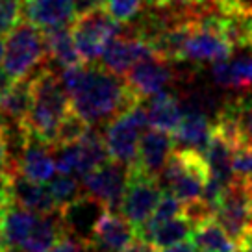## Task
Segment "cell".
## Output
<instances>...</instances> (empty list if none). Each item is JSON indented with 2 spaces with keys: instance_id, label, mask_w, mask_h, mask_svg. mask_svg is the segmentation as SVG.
<instances>
[{
  "instance_id": "ba28073f",
  "label": "cell",
  "mask_w": 252,
  "mask_h": 252,
  "mask_svg": "<svg viewBox=\"0 0 252 252\" xmlns=\"http://www.w3.org/2000/svg\"><path fill=\"white\" fill-rule=\"evenodd\" d=\"M161 193L163 189L159 186L158 176H152L135 165H130L125 197L119 212L125 215L135 230H139L152 217Z\"/></svg>"
},
{
  "instance_id": "30bf717a",
  "label": "cell",
  "mask_w": 252,
  "mask_h": 252,
  "mask_svg": "<svg viewBox=\"0 0 252 252\" xmlns=\"http://www.w3.org/2000/svg\"><path fill=\"white\" fill-rule=\"evenodd\" d=\"M135 239V228L125 215L106 208L87 243L91 252H125Z\"/></svg>"
},
{
  "instance_id": "9a60e30c",
  "label": "cell",
  "mask_w": 252,
  "mask_h": 252,
  "mask_svg": "<svg viewBox=\"0 0 252 252\" xmlns=\"http://www.w3.org/2000/svg\"><path fill=\"white\" fill-rule=\"evenodd\" d=\"M173 76L174 74L169 69L167 62L159 58H147L137 62L126 72V82L145 100L152 94L163 91L173 82Z\"/></svg>"
},
{
  "instance_id": "44dd1931",
  "label": "cell",
  "mask_w": 252,
  "mask_h": 252,
  "mask_svg": "<svg viewBox=\"0 0 252 252\" xmlns=\"http://www.w3.org/2000/svg\"><path fill=\"white\" fill-rule=\"evenodd\" d=\"M13 204L23 206L35 213L60 212L45 184L30 180L21 173L13 174Z\"/></svg>"
},
{
  "instance_id": "8fae6325",
  "label": "cell",
  "mask_w": 252,
  "mask_h": 252,
  "mask_svg": "<svg viewBox=\"0 0 252 252\" xmlns=\"http://www.w3.org/2000/svg\"><path fill=\"white\" fill-rule=\"evenodd\" d=\"M147 58H156L150 45L145 39L132 35L128 32L113 37L104 47L102 54H100L104 67H108L111 72H115L119 76H125L135 63L147 60Z\"/></svg>"
},
{
  "instance_id": "603a6c76",
  "label": "cell",
  "mask_w": 252,
  "mask_h": 252,
  "mask_svg": "<svg viewBox=\"0 0 252 252\" xmlns=\"http://www.w3.org/2000/svg\"><path fill=\"white\" fill-rule=\"evenodd\" d=\"M37 217H39V213L30 212V210H26L19 204H11L0 213L2 228H4L9 249H21L23 247L26 237L30 236L33 226H35Z\"/></svg>"
},
{
  "instance_id": "277c9868",
  "label": "cell",
  "mask_w": 252,
  "mask_h": 252,
  "mask_svg": "<svg viewBox=\"0 0 252 252\" xmlns=\"http://www.w3.org/2000/svg\"><path fill=\"white\" fill-rule=\"evenodd\" d=\"M213 219L224 228L230 239L241 249L252 237V180L234 176L224 188L213 210Z\"/></svg>"
},
{
  "instance_id": "52a82bcc",
  "label": "cell",
  "mask_w": 252,
  "mask_h": 252,
  "mask_svg": "<svg viewBox=\"0 0 252 252\" xmlns=\"http://www.w3.org/2000/svg\"><path fill=\"white\" fill-rule=\"evenodd\" d=\"M123 32V23L115 21L104 6L76 15L71 23V33L84 62H96L104 47Z\"/></svg>"
},
{
  "instance_id": "7c38bea8",
  "label": "cell",
  "mask_w": 252,
  "mask_h": 252,
  "mask_svg": "<svg viewBox=\"0 0 252 252\" xmlns=\"http://www.w3.org/2000/svg\"><path fill=\"white\" fill-rule=\"evenodd\" d=\"M215 125L228 135L236 149L252 147V93L224 104L215 119Z\"/></svg>"
},
{
  "instance_id": "e0dca14e",
  "label": "cell",
  "mask_w": 252,
  "mask_h": 252,
  "mask_svg": "<svg viewBox=\"0 0 252 252\" xmlns=\"http://www.w3.org/2000/svg\"><path fill=\"white\" fill-rule=\"evenodd\" d=\"M234 150H236V145L230 141L228 135L213 123L212 135L206 143V147L202 149V156H204L208 169H210V178L222 184L224 188L234 180V165H232Z\"/></svg>"
},
{
  "instance_id": "b9f144b4",
  "label": "cell",
  "mask_w": 252,
  "mask_h": 252,
  "mask_svg": "<svg viewBox=\"0 0 252 252\" xmlns=\"http://www.w3.org/2000/svg\"><path fill=\"white\" fill-rule=\"evenodd\" d=\"M13 82H15V80L11 78L8 72L4 71V69H0V94L6 93L9 87L13 86Z\"/></svg>"
},
{
  "instance_id": "4fadbf2b",
  "label": "cell",
  "mask_w": 252,
  "mask_h": 252,
  "mask_svg": "<svg viewBox=\"0 0 252 252\" xmlns=\"http://www.w3.org/2000/svg\"><path fill=\"white\" fill-rule=\"evenodd\" d=\"M104 210H106V206L100 200H96L84 191L78 198H74L72 202L65 204L60 210L63 230L84 239V241H89V237L94 230V224L100 219Z\"/></svg>"
},
{
  "instance_id": "d4e9b609",
  "label": "cell",
  "mask_w": 252,
  "mask_h": 252,
  "mask_svg": "<svg viewBox=\"0 0 252 252\" xmlns=\"http://www.w3.org/2000/svg\"><path fill=\"white\" fill-rule=\"evenodd\" d=\"M45 37H47L48 62L58 65L60 69H67V67L84 62L71 33V26L45 32Z\"/></svg>"
},
{
  "instance_id": "f1b7e54d",
  "label": "cell",
  "mask_w": 252,
  "mask_h": 252,
  "mask_svg": "<svg viewBox=\"0 0 252 252\" xmlns=\"http://www.w3.org/2000/svg\"><path fill=\"white\" fill-rule=\"evenodd\" d=\"M48 191L54 198L58 210H62L65 204L72 202L74 198H78L82 193H84V186H82V180H78V176L74 174H65L60 173L58 176H52L48 180Z\"/></svg>"
},
{
  "instance_id": "f6af8a7d",
  "label": "cell",
  "mask_w": 252,
  "mask_h": 252,
  "mask_svg": "<svg viewBox=\"0 0 252 252\" xmlns=\"http://www.w3.org/2000/svg\"><path fill=\"white\" fill-rule=\"evenodd\" d=\"M2 58H4V41L0 39V63H2Z\"/></svg>"
},
{
  "instance_id": "ab89813d",
  "label": "cell",
  "mask_w": 252,
  "mask_h": 252,
  "mask_svg": "<svg viewBox=\"0 0 252 252\" xmlns=\"http://www.w3.org/2000/svg\"><path fill=\"white\" fill-rule=\"evenodd\" d=\"M8 167V152H6V141H4V132H2V123H0V169Z\"/></svg>"
},
{
  "instance_id": "7a4b0ae2",
  "label": "cell",
  "mask_w": 252,
  "mask_h": 252,
  "mask_svg": "<svg viewBox=\"0 0 252 252\" xmlns=\"http://www.w3.org/2000/svg\"><path fill=\"white\" fill-rule=\"evenodd\" d=\"M32 80V108L24 125L28 132L41 141L52 145L58 126L71 111V98L63 86L60 74L45 63L30 74Z\"/></svg>"
},
{
  "instance_id": "ac0fdd59",
  "label": "cell",
  "mask_w": 252,
  "mask_h": 252,
  "mask_svg": "<svg viewBox=\"0 0 252 252\" xmlns=\"http://www.w3.org/2000/svg\"><path fill=\"white\" fill-rule=\"evenodd\" d=\"M193 230H195V224L184 213H180L173 219L158 222V224H143L139 230H135V236L137 239L149 243L156 252H159L171 245L189 239Z\"/></svg>"
},
{
  "instance_id": "c3c4849f",
  "label": "cell",
  "mask_w": 252,
  "mask_h": 252,
  "mask_svg": "<svg viewBox=\"0 0 252 252\" xmlns=\"http://www.w3.org/2000/svg\"><path fill=\"white\" fill-rule=\"evenodd\" d=\"M102 2H104V0H102Z\"/></svg>"
},
{
  "instance_id": "7bdbcfd3",
  "label": "cell",
  "mask_w": 252,
  "mask_h": 252,
  "mask_svg": "<svg viewBox=\"0 0 252 252\" xmlns=\"http://www.w3.org/2000/svg\"><path fill=\"white\" fill-rule=\"evenodd\" d=\"M9 245L8 239H6V234H4V228H2V219H0V252H8Z\"/></svg>"
},
{
  "instance_id": "60d3db41",
  "label": "cell",
  "mask_w": 252,
  "mask_h": 252,
  "mask_svg": "<svg viewBox=\"0 0 252 252\" xmlns=\"http://www.w3.org/2000/svg\"><path fill=\"white\" fill-rule=\"evenodd\" d=\"M125 252H156V251H154L149 243H145V241H141V239H135L134 243L130 245Z\"/></svg>"
},
{
  "instance_id": "1f68e13d",
  "label": "cell",
  "mask_w": 252,
  "mask_h": 252,
  "mask_svg": "<svg viewBox=\"0 0 252 252\" xmlns=\"http://www.w3.org/2000/svg\"><path fill=\"white\" fill-rule=\"evenodd\" d=\"M145 0H104V8L108 9L115 21L123 24L132 23L143 9Z\"/></svg>"
},
{
  "instance_id": "cb8c5ba5",
  "label": "cell",
  "mask_w": 252,
  "mask_h": 252,
  "mask_svg": "<svg viewBox=\"0 0 252 252\" xmlns=\"http://www.w3.org/2000/svg\"><path fill=\"white\" fill-rule=\"evenodd\" d=\"M63 224L60 219V212L54 213H39L37 222L32 230V234L26 237V241L19 251L23 252H48L62 237Z\"/></svg>"
},
{
  "instance_id": "7dc6e473",
  "label": "cell",
  "mask_w": 252,
  "mask_h": 252,
  "mask_svg": "<svg viewBox=\"0 0 252 252\" xmlns=\"http://www.w3.org/2000/svg\"><path fill=\"white\" fill-rule=\"evenodd\" d=\"M234 252H245L243 249H239V251H234Z\"/></svg>"
},
{
  "instance_id": "74e56055",
  "label": "cell",
  "mask_w": 252,
  "mask_h": 252,
  "mask_svg": "<svg viewBox=\"0 0 252 252\" xmlns=\"http://www.w3.org/2000/svg\"><path fill=\"white\" fill-rule=\"evenodd\" d=\"M159 252H198L197 247H195V243L191 241V237H189V241L186 239V241H180V243L176 245H171V247H167V249H163V251Z\"/></svg>"
},
{
  "instance_id": "5b68a950",
  "label": "cell",
  "mask_w": 252,
  "mask_h": 252,
  "mask_svg": "<svg viewBox=\"0 0 252 252\" xmlns=\"http://www.w3.org/2000/svg\"><path fill=\"white\" fill-rule=\"evenodd\" d=\"M161 176L167 189L186 204L202 198L204 186L210 178V169L200 150L180 147L171 152Z\"/></svg>"
},
{
  "instance_id": "9c48e42d",
  "label": "cell",
  "mask_w": 252,
  "mask_h": 252,
  "mask_svg": "<svg viewBox=\"0 0 252 252\" xmlns=\"http://www.w3.org/2000/svg\"><path fill=\"white\" fill-rule=\"evenodd\" d=\"M80 180L86 193L100 200L108 210L119 212L125 197L126 180H128V165L110 158L84 174Z\"/></svg>"
},
{
  "instance_id": "d6a6232c",
  "label": "cell",
  "mask_w": 252,
  "mask_h": 252,
  "mask_svg": "<svg viewBox=\"0 0 252 252\" xmlns=\"http://www.w3.org/2000/svg\"><path fill=\"white\" fill-rule=\"evenodd\" d=\"M23 0H0V35H8L21 21Z\"/></svg>"
},
{
  "instance_id": "8d00e7d4",
  "label": "cell",
  "mask_w": 252,
  "mask_h": 252,
  "mask_svg": "<svg viewBox=\"0 0 252 252\" xmlns=\"http://www.w3.org/2000/svg\"><path fill=\"white\" fill-rule=\"evenodd\" d=\"M188 0H145L149 8H176L182 9Z\"/></svg>"
},
{
  "instance_id": "4316f807",
  "label": "cell",
  "mask_w": 252,
  "mask_h": 252,
  "mask_svg": "<svg viewBox=\"0 0 252 252\" xmlns=\"http://www.w3.org/2000/svg\"><path fill=\"white\" fill-rule=\"evenodd\" d=\"M32 108V80L30 76L15 80L4 94H0V115L13 121H26Z\"/></svg>"
},
{
  "instance_id": "8992f818",
  "label": "cell",
  "mask_w": 252,
  "mask_h": 252,
  "mask_svg": "<svg viewBox=\"0 0 252 252\" xmlns=\"http://www.w3.org/2000/svg\"><path fill=\"white\" fill-rule=\"evenodd\" d=\"M149 126V111L147 108H143V102L134 104L132 108L106 123L104 141L111 159L121 161L128 167L132 165L137 158L139 139Z\"/></svg>"
},
{
  "instance_id": "f546056e",
  "label": "cell",
  "mask_w": 252,
  "mask_h": 252,
  "mask_svg": "<svg viewBox=\"0 0 252 252\" xmlns=\"http://www.w3.org/2000/svg\"><path fill=\"white\" fill-rule=\"evenodd\" d=\"M91 125H87L84 119L80 117L76 111L72 110L63 117V121L58 126V132H56L54 143L50 147H60V145H71L82 139V135L87 132V128Z\"/></svg>"
},
{
  "instance_id": "f35d334b",
  "label": "cell",
  "mask_w": 252,
  "mask_h": 252,
  "mask_svg": "<svg viewBox=\"0 0 252 252\" xmlns=\"http://www.w3.org/2000/svg\"><path fill=\"white\" fill-rule=\"evenodd\" d=\"M234 11L239 15H252V0H234Z\"/></svg>"
},
{
  "instance_id": "e575fe53",
  "label": "cell",
  "mask_w": 252,
  "mask_h": 252,
  "mask_svg": "<svg viewBox=\"0 0 252 252\" xmlns=\"http://www.w3.org/2000/svg\"><path fill=\"white\" fill-rule=\"evenodd\" d=\"M234 176H252V147L234 150Z\"/></svg>"
},
{
  "instance_id": "ffe728a7",
  "label": "cell",
  "mask_w": 252,
  "mask_h": 252,
  "mask_svg": "<svg viewBox=\"0 0 252 252\" xmlns=\"http://www.w3.org/2000/svg\"><path fill=\"white\" fill-rule=\"evenodd\" d=\"M213 123L200 108H189L184 111L178 128L173 132L174 147H188V149L200 150L206 147V143L212 135Z\"/></svg>"
},
{
  "instance_id": "6da1fadb",
  "label": "cell",
  "mask_w": 252,
  "mask_h": 252,
  "mask_svg": "<svg viewBox=\"0 0 252 252\" xmlns=\"http://www.w3.org/2000/svg\"><path fill=\"white\" fill-rule=\"evenodd\" d=\"M71 108L87 125L110 123L119 113L143 102L128 82L96 62H82L60 72Z\"/></svg>"
},
{
  "instance_id": "836d02e7",
  "label": "cell",
  "mask_w": 252,
  "mask_h": 252,
  "mask_svg": "<svg viewBox=\"0 0 252 252\" xmlns=\"http://www.w3.org/2000/svg\"><path fill=\"white\" fill-rule=\"evenodd\" d=\"M48 252H91V249H89L87 241L63 230L62 237L56 241V245Z\"/></svg>"
},
{
  "instance_id": "d590c367",
  "label": "cell",
  "mask_w": 252,
  "mask_h": 252,
  "mask_svg": "<svg viewBox=\"0 0 252 252\" xmlns=\"http://www.w3.org/2000/svg\"><path fill=\"white\" fill-rule=\"evenodd\" d=\"M13 204V174L0 169V213Z\"/></svg>"
},
{
  "instance_id": "3957f363",
  "label": "cell",
  "mask_w": 252,
  "mask_h": 252,
  "mask_svg": "<svg viewBox=\"0 0 252 252\" xmlns=\"http://www.w3.org/2000/svg\"><path fill=\"white\" fill-rule=\"evenodd\" d=\"M48 60L47 37L30 21H19L4 41L2 69L13 80L33 74Z\"/></svg>"
},
{
  "instance_id": "83f0119b",
  "label": "cell",
  "mask_w": 252,
  "mask_h": 252,
  "mask_svg": "<svg viewBox=\"0 0 252 252\" xmlns=\"http://www.w3.org/2000/svg\"><path fill=\"white\" fill-rule=\"evenodd\" d=\"M212 76L220 87H241L252 86V58H239L236 62H215L212 67Z\"/></svg>"
},
{
  "instance_id": "ee69618b",
  "label": "cell",
  "mask_w": 252,
  "mask_h": 252,
  "mask_svg": "<svg viewBox=\"0 0 252 252\" xmlns=\"http://www.w3.org/2000/svg\"><path fill=\"white\" fill-rule=\"evenodd\" d=\"M241 249H243L245 252H252V237L249 239V241H247V243L243 245V247H241Z\"/></svg>"
},
{
  "instance_id": "7402d4cb",
  "label": "cell",
  "mask_w": 252,
  "mask_h": 252,
  "mask_svg": "<svg viewBox=\"0 0 252 252\" xmlns=\"http://www.w3.org/2000/svg\"><path fill=\"white\" fill-rule=\"evenodd\" d=\"M149 123L152 128L163 130L173 135V132L178 128L182 117H184V108L180 100L169 91H159V93L149 96Z\"/></svg>"
},
{
  "instance_id": "d6986e66",
  "label": "cell",
  "mask_w": 252,
  "mask_h": 252,
  "mask_svg": "<svg viewBox=\"0 0 252 252\" xmlns=\"http://www.w3.org/2000/svg\"><path fill=\"white\" fill-rule=\"evenodd\" d=\"M19 173L33 182L47 184L56 174V161L50 145L30 134L19 161Z\"/></svg>"
},
{
  "instance_id": "5bb4252c",
  "label": "cell",
  "mask_w": 252,
  "mask_h": 252,
  "mask_svg": "<svg viewBox=\"0 0 252 252\" xmlns=\"http://www.w3.org/2000/svg\"><path fill=\"white\" fill-rule=\"evenodd\" d=\"M174 150V139L169 132L158 130V128H147L139 139L137 158L132 165L141 169L152 176H161L167 165V159Z\"/></svg>"
},
{
  "instance_id": "2e32d148",
  "label": "cell",
  "mask_w": 252,
  "mask_h": 252,
  "mask_svg": "<svg viewBox=\"0 0 252 252\" xmlns=\"http://www.w3.org/2000/svg\"><path fill=\"white\" fill-rule=\"evenodd\" d=\"M23 11L26 21L43 32L71 26L76 17L74 0H23Z\"/></svg>"
},
{
  "instance_id": "bcb514c9",
  "label": "cell",
  "mask_w": 252,
  "mask_h": 252,
  "mask_svg": "<svg viewBox=\"0 0 252 252\" xmlns=\"http://www.w3.org/2000/svg\"><path fill=\"white\" fill-rule=\"evenodd\" d=\"M8 252H23V251H19V249H9Z\"/></svg>"
},
{
  "instance_id": "4dcf8cb0",
  "label": "cell",
  "mask_w": 252,
  "mask_h": 252,
  "mask_svg": "<svg viewBox=\"0 0 252 252\" xmlns=\"http://www.w3.org/2000/svg\"><path fill=\"white\" fill-rule=\"evenodd\" d=\"M182 208H184V202L174 197L169 189H163V193H161V197H159L156 204V210H154L152 217L145 224H158V222L173 219L176 215H180Z\"/></svg>"
},
{
  "instance_id": "484cf974",
  "label": "cell",
  "mask_w": 252,
  "mask_h": 252,
  "mask_svg": "<svg viewBox=\"0 0 252 252\" xmlns=\"http://www.w3.org/2000/svg\"><path fill=\"white\" fill-rule=\"evenodd\" d=\"M191 241L195 243L198 252H234L237 251V245L230 239V236L224 232L217 220L210 219L198 222L193 234Z\"/></svg>"
}]
</instances>
